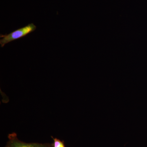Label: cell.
I'll use <instances>...</instances> for the list:
<instances>
[{
    "mask_svg": "<svg viewBox=\"0 0 147 147\" xmlns=\"http://www.w3.org/2000/svg\"><path fill=\"white\" fill-rule=\"evenodd\" d=\"M36 28V26L32 23L29 24L26 26L17 29L9 34H1L0 35V44L1 47H3L6 44L11 41L26 36L29 34L34 31Z\"/></svg>",
    "mask_w": 147,
    "mask_h": 147,
    "instance_id": "obj_1",
    "label": "cell"
},
{
    "mask_svg": "<svg viewBox=\"0 0 147 147\" xmlns=\"http://www.w3.org/2000/svg\"><path fill=\"white\" fill-rule=\"evenodd\" d=\"M8 138V142L4 147H53V143H27L22 142L18 139L15 132L9 134Z\"/></svg>",
    "mask_w": 147,
    "mask_h": 147,
    "instance_id": "obj_2",
    "label": "cell"
},
{
    "mask_svg": "<svg viewBox=\"0 0 147 147\" xmlns=\"http://www.w3.org/2000/svg\"><path fill=\"white\" fill-rule=\"evenodd\" d=\"M51 137L53 140V147H65L63 141H61L57 138H54L53 136Z\"/></svg>",
    "mask_w": 147,
    "mask_h": 147,
    "instance_id": "obj_3",
    "label": "cell"
}]
</instances>
